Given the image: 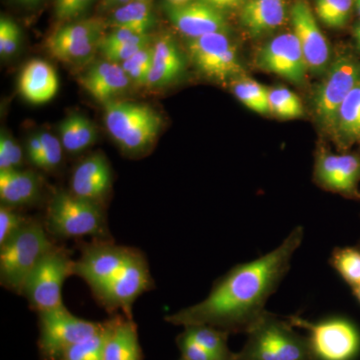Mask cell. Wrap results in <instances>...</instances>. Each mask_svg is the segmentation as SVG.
Listing matches in <instances>:
<instances>
[{"label":"cell","mask_w":360,"mask_h":360,"mask_svg":"<svg viewBox=\"0 0 360 360\" xmlns=\"http://www.w3.org/2000/svg\"><path fill=\"white\" fill-rule=\"evenodd\" d=\"M304 229L296 226L274 250L236 265L213 286L202 302L165 317L174 326L205 324L231 333H246L266 312L265 305L290 271Z\"/></svg>","instance_id":"6da1fadb"},{"label":"cell","mask_w":360,"mask_h":360,"mask_svg":"<svg viewBox=\"0 0 360 360\" xmlns=\"http://www.w3.org/2000/svg\"><path fill=\"white\" fill-rule=\"evenodd\" d=\"M236 360H316L309 338L295 330L288 319L266 311L246 333Z\"/></svg>","instance_id":"7a4b0ae2"},{"label":"cell","mask_w":360,"mask_h":360,"mask_svg":"<svg viewBox=\"0 0 360 360\" xmlns=\"http://www.w3.org/2000/svg\"><path fill=\"white\" fill-rule=\"evenodd\" d=\"M53 245L44 225L37 220H28L15 236L0 245L2 286L21 295L26 279Z\"/></svg>","instance_id":"3957f363"},{"label":"cell","mask_w":360,"mask_h":360,"mask_svg":"<svg viewBox=\"0 0 360 360\" xmlns=\"http://www.w3.org/2000/svg\"><path fill=\"white\" fill-rule=\"evenodd\" d=\"M46 226L53 236L61 238L108 234L103 206L78 198L71 191H59L52 196L47 207Z\"/></svg>","instance_id":"277c9868"},{"label":"cell","mask_w":360,"mask_h":360,"mask_svg":"<svg viewBox=\"0 0 360 360\" xmlns=\"http://www.w3.org/2000/svg\"><path fill=\"white\" fill-rule=\"evenodd\" d=\"M73 260L65 248L53 245L26 279L21 295L37 314L65 307L63 286L72 276Z\"/></svg>","instance_id":"5b68a950"},{"label":"cell","mask_w":360,"mask_h":360,"mask_svg":"<svg viewBox=\"0 0 360 360\" xmlns=\"http://www.w3.org/2000/svg\"><path fill=\"white\" fill-rule=\"evenodd\" d=\"M39 315V348L44 360H60L66 350L96 335L103 324L78 319L65 307Z\"/></svg>","instance_id":"8992f818"},{"label":"cell","mask_w":360,"mask_h":360,"mask_svg":"<svg viewBox=\"0 0 360 360\" xmlns=\"http://www.w3.org/2000/svg\"><path fill=\"white\" fill-rule=\"evenodd\" d=\"M295 328L309 331V340L316 360H352L360 349V335L354 323L343 319L321 322L300 316L288 317Z\"/></svg>","instance_id":"52a82bcc"},{"label":"cell","mask_w":360,"mask_h":360,"mask_svg":"<svg viewBox=\"0 0 360 360\" xmlns=\"http://www.w3.org/2000/svg\"><path fill=\"white\" fill-rule=\"evenodd\" d=\"M359 82L360 59L354 54H342L329 66L314 97L315 113L323 127L333 131L338 108Z\"/></svg>","instance_id":"ba28073f"},{"label":"cell","mask_w":360,"mask_h":360,"mask_svg":"<svg viewBox=\"0 0 360 360\" xmlns=\"http://www.w3.org/2000/svg\"><path fill=\"white\" fill-rule=\"evenodd\" d=\"M151 285L153 278L148 262L139 251L112 278L92 293L108 312L122 309L123 315L132 319V305L135 300Z\"/></svg>","instance_id":"9c48e42d"},{"label":"cell","mask_w":360,"mask_h":360,"mask_svg":"<svg viewBox=\"0 0 360 360\" xmlns=\"http://www.w3.org/2000/svg\"><path fill=\"white\" fill-rule=\"evenodd\" d=\"M139 252L135 248L116 245L108 240L84 243L82 255L73 260L72 276H79L91 291L108 283Z\"/></svg>","instance_id":"30bf717a"},{"label":"cell","mask_w":360,"mask_h":360,"mask_svg":"<svg viewBox=\"0 0 360 360\" xmlns=\"http://www.w3.org/2000/svg\"><path fill=\"white\" fill-rule=\"evenodd\" d=\"M104 23L98 18L72 21L61 26L46 40L47 51L68 65L85 63L94 56L103 37Z\"/></svg>","instance_id":"8fae6325"},{"label":"cell","mask_w":360,"mask_h":360,"mask_svg":"<svg viewBox=\"0 0 360 360\" xmlns=\"http://www.w3.org/2000/svg\"><path fill=\"white\" fill-rule=\"evenodd\" d=\"M187 49L193 65L212 79L224 82L243 73L236 47L226 33H210L191 39Z\"/></svg>","instance_id":"7c38bea8"},{"label":"cell","mask_w":360,"mask_h":360,"mask_svg":"<svg viewBox=\"0 0 360 360\" xmlns=\"http://www.w3.org/2000/svg\"><path fill=\"white\" fill-rule=\"evenodd\" d=\"M257 65L292 84H302L309 70L295 33H284L265 44L257 52Z\"/></svg>","instance_id":"4fadbf2b"},{"label":"cell","mask_w":360,"mask_h":360,"mask_svg":"<svg viewBox=\"0 0 360 360\" xmlns=\"http://www.w3.org/2000/svg\"><path fill=\"white\" fill-rule=\"evenodd\" d=\"M315 180L319 186L347 198L360 200V155L356 153H321L315 165Z\"/></svg>","instance_id":"5bb4252c"},{"label":"cell","mask_w":360,"mask_h":360,"mask_svg":"<svg viewBox=\"0 0 360 360\" xmlns=\"http://www.w3.org/2000/svg\"><path fill=\"white\" fill-rule=\"evenodd\" d=\"M290 13L293 33L300 41L307 68L312 72L321 73L328 65L330 52L311 9L304 0H297Z\"/></svg>","instance_id":"9a60e30c"},{"label":"cell","mask_w":360,"mask_h":360,"mask_svg":"<svg viewBox=\"0 0 360 360\" xmlns=\"http://www.w3.org/2000/svg\"><path fill=\"white\" fill-rule=\"evenodd\" d=\"M112 175L108 160L103 153H94L73 170L71 193L103 206L110 193Z\"/></svg>","instance_id":"2e32d148"},{"label":"cell","mask_w":360,"mask_h":360,"mask_svg":"<svg viewBox=\"0 0 360 360\" xmlns=\"http://www.w3.org/2000/svg\"><path fill=\"white\" fill-rule=\"evenodd\" d=\"M167 14L175 27L189 39L227 32V22L221 11L202 0L182 6H169Z\"/></svg>","instance_id":"e0dca14e"},{"label":"cell","mask_w":360,"mask_h":360,"mask_svg":"<svg viewBox=\"0 0 360 360\" xmlns=\"http://www.w3.org/2000/svg\"><path fill=\"white\" fill-rule=\"evenodd\" d=\"M80 84L98 103H108L129 89L130 79L120 63L99 61L79 79Z\"/></svg>","instance_id":"ac0fdd59"},{"label":"cell","mask_w":360,"mask_h":360,"mask_svg":"<svg viewBox=\"0 0 360 360\" xmlns=\"http://www.w3.org/2000/svg\"><path fill=\"white\" fill-rule=\"evenodd\" d=\"M59 79L53 66L42 59H32L21 70L18 90L28 103L44 104L58 94Z\"/></svg>","instance_id":"d6986e66"},{"label":"cell","mask_w":360,"mask_h":360,"mask_svg":"<svg viewBox=\"0 0 360 360\" xmlns=\"http://www.w3.org/2000/svg\"><path fill=\"white\" fill-rule=\"evenodd\" d=\"M186 68L184 56L176 42L170 35L165 34L153 46V65L146 86L160 89L179 79Z\"/></svg>","instance_id":"ffe728a7"},{"label":"cell","mask_w":360,"mask_h":360,"mask_svg":"<svg viewBox=\"0 0 360 360\" xmlns=\"http://www.w3.org/2000/svg\"><path fill=\"white\" fill-rule=\"evenodd\" d=\"M103 359L142 360L141 342L134 319L120 314L110 319Z\"/></svg>","instance_id":"44dd1931"},{"label":"cell","mask_w":360,"mask_h":360,"mask_svg":"<svg viewBox=\"0 0 360 360\" xmlns=\"http://www.w3.org/2000/svg\"><path fill=\"white\" fill-rule=\"evenodd\" d=\"M40 184L37 175L20 169L0 170V200L2 205L18 207L37 201Z\"/></svg>","instance_id":"7402d4cb"},{"label":"cell","mask_w":360,"mask_h":360,"mask_svg":"<svg viewBox=\"0 0 360 360\" xmlns=\"http://www.w3.org/2000/svg\"><path fill=\"white\" fill-rule=\"evenodd\" d=\"M104 111L106 129L120 144L135 125L153 115L155 110L146 104L112 101L104 104Z\"/></svg>","instance_id":"603a6c76"},{"label":"cell","mask_w":360,"mask_h":360,"mask_svg":"<svg viewBox=\"0 0 360 360\" xmlns=\"http://www.w3.org/2000/svg\"><path fill=\"white\" fill-rule=\"evenodd\" d=\"M283 20V0H248L241 7V23L252 37L276 30Z\"/></svg>","instance_id":"cb8c5ba5"},{"label":"cell","mask_w":360,"mask_h":360,"mask_svg":"<svg viewBox=\"0 0 360 360\" xmlns=\"http://www.w3.org/2000/svg\"><path fill=\"white\" fill-rule=\"evenodd\" d=\"M333 134L341 148L360 144V82L338 108Z\"/></svg>","instance_id":"d4e9b609"},{"label":"cell","mask_w":360,"mask_h":360,"mask_svg":"<svg viewBox=\"0 0 360 360\" xmlns=\"http://www.w3.org/2000/svg\"><path fill=\"white\" fill-rule=\"evenodd\" d=\"M110 23L115 28L148 34L155 25V18L148 1L134 0L127 6L113 9Z\"/></svg>","instance_id":"484cf974"},{"label":"cell","mask_w":360,"mask_h":360,"mask_svg":"<svg viewBox=\"0 0 360 360\" xmlns=\"http://www.w3.org/2000/svg\"><path fill=\"white\" fill-rule=\"evenodd\" d=\"M61 143L66 151L78 153L89 148L96 139L94 123L84 115H71L59 125Z\"/></svg>","instance_id":"4316f807"},{"label":"cell","mask_w":360,"mask_h":360,"mask_svg":"<svg viewBox=\"0 0 360 360\" xmlns=\"http://www.w3.org/2000/svg\"><path fill=\"white\" fill-rule=\"evenodd\" d=\"M182 333L219 360H236V352L229 349L227 342L229 333L226 331L205 324H196L184 326Z\"/></svg>","instance_id":"83f0119b"},{"label":"cell","mask_w":360,"mask_h":360,"mask_svg":"<svg viewBox=\"0 0 360 360\" xmlns=\"http://www.w3.org/2000/svg\"><path fill=\"white\" fill-rule=\"evenodd\" d=\"M162 127V118L156 111L148 118L135 125L120 143L123 150L129 153H139L146 150L153 143Z\"/></svg>","instance_id":"f1b7e54d"},{"label":"cell","mask_w":360,"mask_h":360,"mask_svg":"<svg viewBox=\"0 0 360 360\" xmlns=\"http://www.w3.org/2000/svg\"><path fill=\"white\" fill-rule=\"evenodd\" d=\"M234 96L238 97L246 108L257 113L270 112L269 94V89L258 84L250 78H241L232 84Z\"/></svg>","instance_id":"f546056e"},{"label":"cell","mask_w":360,"mask_h":360,"mask_svg":"<svg viewBox=\"0 0 360 360\" xmlns=\"http://www.w3.org/2000/svg\"><path fill=\"white\" fill-rule=\"evenodd\" d=\"M110 321L103 322V326L96 335L66 350L60 360H104V345L110 329Z\"/></svg>","instance_id":"4dcf8cb0"},{"label":"cell","mask_w":360,"mask_h":360,"mask_svg":"<svg viewBox=\"0 0 360 360\" xmlns=\"http://www.w3.org/2000/svg\"><path fill=\"white\" fill-rule=\"evenodd\" d=\"M330 264L350 288L360 284V248H338L333 251Z\"/></svg>","instance_id":"1f68e13d"},{"label":"cell","mask_w":360,"mask_h":360,"mask_svg":"<svg viewBox=\"0 0 360 360\" xmlns=\"http://www.w3.org/2000/svg\"><path fill=\"white\" fill-rule=\"evenodd\" d=\"M270 113L284 120H292L303 115V106L295 92L284 87L269 89Z\"/></svg>","instance_id":"d6a6232c"},{"label":"cell","mask_w":360,"mask_h":360,"mask_svg":"<svg viewBox=\"0 0 360 360\" xmlns=\"http://www.w3.org/2000/svg\"><path fill=\"white\" fill-rule=\"evenodd\" d=\"M354 0H316L315 11L322 22L330 27L347 25Z\"/></svg>","instance_id":"836d02e7"},{"label":"cell","mask_w":360,"mask_h":360,"mask_svg":"<svg viewBox=\"0 0 360 360\" xmlns=\"http://www.w3.org/2000/svg\"><path fill=\"white\" fill-rule=\"evenodd\" d=\"M153 47L146 46L137 51L127 61L122 63L123 70L135 84L146 85L151 65H153Z\"/></svg>","instance_id":"e575fe53"},{"label":"cell","mask_w":360,"mask_h":360,"mask_svg":"<svg viewBox=\"0 0 360 360\" xmlns=\"http://www.w3.org/2000/svg\"><path fill=\"white\" fill-rule=\"evenodd\" d=\"M39 137L41 141L42 153L39 168L51 172L58 167L63 160V143L49 132H40Z\"/></svg>","instance_id":"d590c367"},{"label":"cell","mask_w":360,"mask_h":360,"mask_svg":"<svg viewBox=\"0 0 360 360\" xmlns=\"http://www.w3.org/2000/svg\"><path fill=\"white\" fill-rule=\"evenodd\" d=\"M20 28L11 18L1 16L0 20V54L2 58L13 56L20 46Z\"/></svg>","instance_id":"8d00e7d4"},{"label":"cell","mask_w":360,"mask_h":360,"mask_svg":"<svg viewBox=\"0 0 360 360\" xmlns=\"http://www.w3.org/2000/svg\"><path fill=\"white\" fill-rule=\"evenodd\" d=\"M27 221L15 208L2 205L0 207V245L15 236Z\"/></svg>","instance_id":"74e56055"},{"label":"cell","mask_w":360,"mask_h":360,"mask_svg":"<svg viewBox=\"0 0 360 360\" xmlns=\"http://www.w3.org/2000/svg\"><path fill=\"white\" fill-rule=\"evenodd\" d=\"M22 163V150L13 137L0 135V170L18 169Z\"/></svg>","instance_id":"f35d334b"},{"label":"cell","mask_w":360,"mask_h":360,"mask_svg":"<svg viewBox=\"0 0 360 360\" xmlns=\"http://www.w3.org/2000/svg\"><path fill=\"white\" fill-rule=\"evenodd\" d=\"M94 0H54V11L59 21L72 22L86 13Z\"/></svg>","instance_id":"ab89813d"},{"label":"cell","mask_w":360,"mask_h":360,"mask_svg":"<svg viewBox=\"0 0 360 360\" xmlns=\"http://www.w3.org/2000/svg\"><path fill=\"white\" fill-rule=\"evenodd\" d=\"M151 37L148 33L143 34L122 28H115L112 32L103 37L99 45L127 44L148 46Z\"/></svg>","instance_id":"60d3db41"},{"label":"cell","mask_w":360,"mask_h":360,"mask_svg":"<svg viewBox=\"0 0 360 360\" xmlns=\"http://www.w3.org/2000/svg\"><path fill=\"white\" fill-rule=\"evenodd\" d=\"M149 46V45H148ZM146 46L141 45H127V44H112V45H99V51L103 52L106 60L111 63H120L127 61V59L134 56L137 51L144 49Z\"/></svg>","instance_id":"b9f144b4"},{"label":"cell","mask_w":360,"mask_h":360,"mask_svg":"<svg viewBox=\"0 0 360 360\" xmlns=\"http://www.w3.org/2000/svg\"><path fill=\"white\" fill-rule=\"evenodd\" d=\"M176 343L182 359L186 360H219L210 354V352H206L200 345H196L194 341L187 338L184 333H180L177 336Z\"/></svg>","instance_id":"7bdbcfd3"},{"label":"cell","mask_w":360,"mask_h":360,"mask_svg":"<svg viewBox=\"0 0 360 360\" xmlns=\"http://www.w3.org/2000/svg\"><path fill=\"white\" fill-rule=\"evenodd\" d=\"M42 146L39 134L32 135L27 142V155L30 162L37 167H39Z\"/></svg>","instance_id":"ee69618b"},{"label":"cell","mask_w":360,"mask_h":360,"mask_svg":"<svg viewBox=\"0 0 360 360\" xmlns=\"http://www.w3.org/2000/svg\"><path fill=\"white\" fill-rule=\"evenodd\" d=\"M202 1L221 11L243 7L248 0H202Z\"/></svg>","instance_id":"f6af8a7d"},{"label":"cell","mask_w":360,"mask_h":360,"mask_svg":"<svg viewBox=\"0 0 360 360\" xmlns=\"http://www.w3.org/2000/svg\"><path fill=\"white\" fill-rule=\"evenodd\" d=\"M132 1H134V0H103L101 7L103 9H116L118 7L127 6Z\"/></svg>","instance_id":"bcb514c9"},{"label":"cell","mask_w":360,"mask_h":360,"mask_svg":"<svg viewBox=\"0 0 360 360\" xmlns=\"http://www.w3.org/2000/svg\"><path fill=\"white\" fill-rule=\"evenodd\" d=\"M167 1L169 2L170 6L177 7L191 4V0H167Z\"/></svg>","instance_id":"7dc6e473"},{"label":"cell","mask_w":360,"mask_h":360,"mask_svg":"<svg viewBox=\"0 0 360 360\" xmlns=\"http://www.w3.org/2000/svg\"><path fill=\"white\" fill-rule=\"evenodd\" d=\"M354 37L355 41H356V46L360 51V22L356 25V27L354 28Z\"/></svg>","instance_id":"c3c4849f"},{"label":"cell","mask_w":360,"mask_h":360,"mask_svg":"<svg viewBox=\"0 0 360 360\" xmlns=\"http://www.w3.org/2000/svg\"><path fill=\"white\" fill-rule=\"evenodd\" d=\"M21 4H27V6H35V4H39L40 0H18Z\"/></svg>","instance_id":"681fc988"},{"label":"cell","mask_w":360,"mask_h":360,"mask_svg":"<svg viewBox=\"0 0 360 360\" xmlns=\"http://www.w3.org/2000/svg\"><path fill=\"white\" fill-rule=\"evenodd\" d=\"M352 290L355 297H356L357 300L360 302V284L359 285L355 286V288H352Z\"/></svg>","instance_id":"f907efd6"},{"label":"cell","mask_w":360,"mask_h":360,"mask_svg":"<svg viewBox=\"0 0 360 360\" xmlns=\"http://www.w3.org/2000/svg\"><path fill=\"white\" fill-rule=\"evenodd\" d=\"M355 6H356L357 11L360 14V0H355Z\"/></svg>","instance_id":"816d5d0a"},{"label":"cell","mask_w":360,"mask_h":360,"mask_svg":"<svg viewBox=\"0 0 360 360\" xmlns=\"http://www.w3.org/2000/svg\"><path fill=\"white\" fill-rule=\"evenodd\" d=\"M139 1H149V0H139Z\"/></svg>","instance_id":"f5cc1de1"},{"label":"cell","mask_w":360,"mask_h":360,"mask_svg":"<svg viewBox=\"0 0 360 360\" xmlns=\"http://www.w3.org/2000/svg\"><path fill=\"white\" fill-rule=\"evenodd\" d=\"M179 360H186L184 359H182V357H180V359Z\"/></svg>","instance_id":"db71d44e"},{"label":"cell","mask_w":360,"mask_h":360,"mask_svg":"<svg viewBox=\"0 0 360 360\" xmlns=\"http://www.w3.org/2000/svg\"><path fill=\"white\" fill-rule=\"evenodd\" d=\"M357 246H359V248H360V240H359V245H357Z\"/></svg>","instance_id":"11a10c76"}]
</instances>
